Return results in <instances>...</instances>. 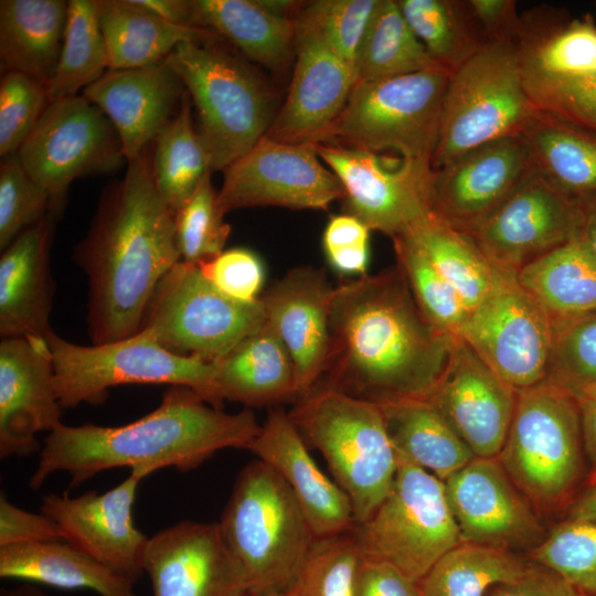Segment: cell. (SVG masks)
Returning <instances> with one entry per match:
<instances>
[{
  "label": "cell",
  "mask_w": 596,
  "mask_h": 596,
  "mask_svg": "<svg viewBox=\"0 0 596 596\" xmlns=\"http://www.w3.org/2000/svg\"><path fill=\"white\" fill-rule=\"evenodd\" d=\"M540 114L523 86L514 42L487 43L450 75L433 170L485 143L522 135Z\"/></svg>",
  "instance_id": "8"
},
{
  "label": "cell",
  "mask_w": 596,
  "mask_h": 596,
  "mask_svg": "<svg viewBox=\"0 0 596 596\" xmlns=\"http://www.w3.org/2000/svg\"><path fill=\"white\" fill-rule=\"evenodd\" d=\"M0 577L62 589H89L99 596H135L130 581L65 541L0 546Z\"/></svg>",
  "instance_id": "34"
},
{
  "label": "cell",
  "mask_w": 596,
  "mask_h": 596,
  "mask_svg": "<svg viewBox=\"0 0 596 596\" xmlns=\"http://www.w3.org/2000/svg\"><path fill=\"white\" fill-rule=\"evenodd\" d=\"M353 596H422L418 582L394 565L362 557L355 571Z\"/></svg>",
  "instance_id": "55"
},
{
  "label": "cell",
  "mask_w": 596,
  "mask_h": 596,
  "mask_svg": "<svg viewBox=\"0 0 596 596\" xmlns=\"http://www.w3.org/2000/svg\"><path fill=\"white\" fill-rule=\"evenodd\" d=\"M64 541L57 524L43 513L25 511L0 496V546Z\"/></svg>",
  "instance_id": "54"
},
{
  "label": "cell",
  "mask_w": 596,
  "mask_h": 596,
  "mask_svg": "<svg viewBox=\"0 0 596 596\" xmlns=\"http://www.w3.org/2000/svg\"><path fill=\"white\" fill-rule=\"evenodd\" d=\"M521 136L551 185L573 199L596 194V134L541 111Z\"/></svg>",
  "instance_id": "35"
},
{
  "label": "cell",
  "mask_w": 596,
  "mask_h": 596,
  "mask_svg": "<svg viewBox=\"0 0 596 596\" xmlns=\"http://www.w3.org/2000/svg\"><path fill=\"white\" fill-rule=\"evenodd\" d=\"M533 170L521 135L471 149L434 170L432 213L455 230L470 235Z\"/></svg>",
  "instance_id": "19"
},
{
  "label": "cell",
  "mask_w": 596,
  "mask_h": 596,
  "mask_svg": "<svg viewBox=\"0 0 596 596\" xmlns=\"http://www.w3.org/2000/svg\"><path fill=\"white\" fill-rule=\"evenodd\" d=\"M0 596H47L40 588L24 583L15 588L2 589Z\"/></svg>",
  "instance_id": "62"
},
{
  "label": "cell",
  "mask_w": 596,
  "mask_h": 596,
  "mask_svg": "<svg viewBox=\"0 0 596 596\" xmlns=\"http://www.w3.org/2000/svg\"><path fill=\"white\" fill-rule=\"evenodd\" d=\"M213 363L220 404L275 407L298 398L292 360L267 321Z\"/></svg>",
  "instance_id": "29"
},
{
  "label": "cell",
  "mask_w": 596,
  "mask_h": 596,
  "mask_svg": "<svg viewBox=\"0 0 596 596\" xmlns=\"http://www.w3.org/2000/svg\"><path fill=\"white\" fill-rule=\"evenodd\" d=\"M296 64L287 97L266 135L286 143H318L340 115L355 74L309 23L295 18Z\"/></svg>",
  "instance_id": "23"
},
{
  "label": "cell",
  "mask_w": 596,
  "mask_h": 596,
  "mask_svg": "<svg viewBox=\"0 0 596 596\" xmlns=\"http://www.w3.org/2000/svg\"><path fill=\"white\" fill-rule=\"evenodd\" d=\"M520 73L540 111L596 134V68L564 75Z\"/></svg>",
  "instance_id": "47"
},
{
  "label": "cell",
  "mask_w": 596,
  "mask_h": 596,
  "mask_svg": "<svg viewBox=\"0 0 596 596\" xmlns=\"http://www.w3.org/2000/svg\"><path fill=\"white\" fill-rule=\"evenodd\" d=\"M248 450L287 482L315 538L343 534L353 529L350 499L317 466L305 439L283 407L275 406L268 411Z\"/></svg>",
  "instance_id": "27"
},
{
  "label": "cell",
  "mask_w": 596,
  "mask_h": 596,
  "mask_svg": "<svg viewBox=\"0 0 596 596\" xmlns=\"http://www.w3.org/2000/svg\"><path fill=\"white\" fill-rule=\"evenodd\" d=\"M392 241L396 265L424 316L441 331L459 337L470 315L460 295L408 237L402 235Z\"/></svg>",
  "instance_id": "43"
},
{
  "label": "cell",
  "mask_w": 596,
  "mask_h": 596,
  "mask_svg": "<svg viewBox=\"0 0 596 596\" xmlns=\"http://www.w3.org/2000/svg\"><path fill=\"white\" fill-rule=\"evenodd\" d=\"M109 70L97 0H70L64 42L54 76L47 84L49 102L76 96Z\"/></svg>",
  "instance_id": "42"
},
{
  "label": "cell",
  "mask_w": 596,
  "mask_h": 596,
  "mask_svg": "<svg viewBox=\"0 0 596 596\" xmlns=\"http://www.w3.org/2000/svg\"><path fill=\"white\" fill-rule=\"evenodd\" d=\"M444 485L462 542L532 551L546 536L538 511L497 457H475Z\"/></svg>",
  "instance_id": "18"
},
{
  "label": "cell",
  "mask_w": 596,
  "mask_h": 596,
  "mask_svg": "<svg viewBox=\"0 0 596 596\" xmlns=\"http://www.w3.org/2000/svg\"><path fill=\"white\" fill-rule=\"evenodd\" d=\"M404 236L423 252L470 311L509 277L489 262L469 235L455 230L433 213Z\"/></svg>",
  "instance_id": "37"
},
{
  "label": "cell",
  "mask_w": 596,
  "mask_h": 596,
  "mask_svg": "<svg viewBox=\"0 0 596 596\" xmlns=\"http://www.w3.org/2000/svg\"><path fill=\"white\" fill-rule=\"evenodd\" d=\"M333 289L323 269L299 266L259 297L266 321L292 360L298 397L320 381L327 366Z\"/></svg>",
  "instance_id": "25"
},
{
  "label": "cell",
  "mask_w": 596,
  "mask_h": 596,
  "mask_svg": "<svg viewBox=\"0 0 596 596\" xmlns=\"http://www.w3.org/2000/svg\"><path fill=\"white\" fill-rule=\"evenodd\" d=\"M46 85L13 71L0 82V156L18 152L49 105Z\"/></svg>",
  "instance_id": "51"
},
{
  "label": "cell",
  "mask_w": 596,
  "mask_h": 596,
  "mask_svg": "<svg viewBox=\"0 0 596 596\" xmlns=\"http://www.w3.org/2000/svg\"><path fill=\"white\" fill-rule=\"evenodd\" d=\"M360 552L352 530L316 538L310 552L284 596H353Z\"/></svg>",
  "instance_id": "45"
},
{
  "label": "cell",
  "mask_w": 596,
  "mask_h": 596,
  "mask_svg": "<svg viewBox=\"0 0 596 596\" xmlns=\"http://www.w3.org/2000/svg\"><path fill=\"white\" fill-rule=\"evenodd\" d=\"M45 339L2 338L0 342V458L28 456L38 434L62 423Z\"/></svg>",
  "instance_id": "24"
},
{
  "label": "cell",
  "mask_w": 596,
  "mask_h": 596,
  "mask_svg": "<svg viewBox=\"0 0 596 596\" xmlns=\"http://www.w3.org/2000/svg\"><path fill=\"white\" fill-rule=\"evenodd\" d=\"M223 217L217 191L209 173L174 214L175 242L181 260L199 265L224 251L231 226Z\"/></svg>",
  "instance_id": "46"
},
{
  "label": "cell",
  "mask_w": 596,
  "mask_h": 596,
  "mask_svg": "<svg viewBox=\"0 0 596 596\" xmlns=\"http://www.w3.org/2000/svg\"><path fill=\"white\" fill-rule=\"evenodd\" d=\"M185 92L166 60L128 70H108L83 95L115 127L126 161L141 156L175 116Z\"/></svg>",
  "instance_id": "26"
},
{
  "label": "cell",
  "mask_w": 596,
  "mask_h": 596,
  "mask_svg": "<svg viewBox=\"0 0 596 596\" xmlns=\"http://www.w3.org/2000/svg\"><path fill=\"white\" fill-rule=\"evenodd\" d=\"M486 596L584 595L557 573L541 565H529L517 578L491 587Z\"/></svg>",
  "instance_id": "56"
},
{
  "label": "cell",
  "mask_w": 596,
  "mask_h": 596,
  "mask_svg": "<svg viewBox=\"0 0 596 596\" xmlns=\"http://www.w3.org/2000/svg\"><path fill=\"white\" fill-rule=\"evenodd\" d=\"M330 330L319 382L375 403L428 397L458 338L424 316L397 265L336 286Z\"/></svg>",
  "instance_id": "1"
},
{
  "label": "cell",
  "mask_w": 596,
  "mask_h": 596,
  "mask_svg": "<svg viewBox=\"0 0 596 596\" xmlns=\"http://www.w3.org/2000/svg\"><path fill=\"white\" fill-rule=\"evenodd\" d=\"M194 25L237 46L249 60L283 68L295 51L296 21L264 0H192Z\"/></svg>",
  "instance_id": "33"
},
{
  "label": "cell",
  "mask_w": 596,
  "mask_h": 596,
  "mask_svg": "<svg viewBox=\"0 0 596 596\" xmlns=\"http://www.w3.org/2000/svg\"><path fill=\"white\" fill-rule=\"evenodd\" d=\"M441 67L406 22L397 0H380L359 50L355 83Z\"/></svg>",
  "instance_id": "41"
},
{
  "label": "cell",
  "mask_w": 596,
  "mask_h": 596,
  "mask_svg": "<svg viewBox=\"0 0 596 596\" xmlns=\"http://www.w3.org/2000/svg\"><path fill=\"white\" fill-rule=\"evenodd\" d=\"M140 481L129 473L103 493H49L42 498L41 513L57 524L65 542L135 584L143 574L149 539L136 528L132 518Z\"/></svg>",
  "instance_id": "20"
},
{
  "label": "cell",
  "mask_w": 596,
  "mask_h": 596,
  "mask_svg": "<svg viewBox=\"0 0 596 596\" xmlns=\"http://www.w3.org/2000/svg\"><path fill=\"white\" fill-rule=\"evenodd\" d=\"M489 42H515L521 17L513 0H468Z\"/></svg>",
  "instance_id": "57"
},
{
  "label": "cell",
  "mask_w": 596,
  "mask_h": 596,
  "mask_svg": "<svg viewBox=\"0 0 596 596\" xmlns=\"http://www.w3.org/2000/svg\"><path fill=\"white\" fill-rule=\"evenodd\" d=\"M265 321L260 299H232L180 260L156 287L140 330L173 353L215 362Z\"/></svg>",
  "instance_id": "12"
},
{
  "label": "cell",
  "mask_w": 596,
  "mask_h": 596,
  "mask_svg": "<svg viewBox=\"0 0 596 596\" xmlns=\"http://www.w3.org/2000/svg\"><path fill=\"white\" fill-rule=\"evenodd\" d=\"M518 393L458 337L428 398L476 457L496 458L508 436Z\"/></svg>",
  "instance_id": "22"
},
{
  "label": "cell",
  "mask_w": 596,
  "mask_h": 596,
  "mask_svg": "<svg viewBox=\"0 0 596 596\" xmlns=\"http://www.w3.org/2000/svg\"><path fill=\"white\" fill-rule=\"evenodd\" d=\"M51 212L50 194L30 177L18 152L3 157L0 164V251Z\"/></svg>",
  "instance_id": "48"
},
{
  "label": "cell",
  "mask_w": 596,
  "mask_h": 596,
  "mask_svg": "<svg viewBox=\"0 0 596 596\" xmlns=\"http://www.w3.org/2000/svg\"><path fill=\"white\" fill-rule=\"evenodd\" d=\"M217 42H184L166 58L195 107L212 171H223L248 151L276 116L269 86Z\"/></svg>",
  "instance_id": "7"
},
{
  "label": "cell",
  "mask_w": 596,
  "mask_h": 596,
  "mask_svg": "<svg viewBox=\"0 0 596 596\" xmlns=\"http://www.w3.org/2000/svg\"><path fill=\"white\" fill-rule=\"evenodd\" d=\"M62 407L102 403L108 390L125 384L187 386L221 408L213 362L173 353L139 330L123 340L81 345L51 330L46 338Z\"/></svg>",
  "instance_id": "9"
},
{
  "label": "cell",
  "mask_w": 596,
  "mask_h": 596,
  "mask_svg": "<svg viewBox=\"0 0 596 596\" xmlns=\"http://www.w3.org/2000/svg\"><path fill=\"white\" fill-rule=\"evenodd\" d=\"M377 404L395 453L440 480L476 457L428 397L390 398Z\"/></svg>",
  "instance_id": "32"
},
{
  "label": "cell",
  "mask_w": 596,
  "mask_h": 596,
  "mask_svg": "<svg viewBox=\"0 0 596 596\" xmlns=\"http://www.w3.org/2000/svg\"><path fill=\"white\" fill-rule=\"evenodd\" d=\"M568 392L576 400L596 403V381L574 387L572 390H568Z\"/></svg>",
  "instance_id": "63"
},
{
  "label": "cell",
  "mask_w": 596,
  "mask_h": 596,
  "mask_svg": "<svg viewBox=\"0 0 596 596\" xmlns=\"http://www.w3.org/2000/svg\"><path fill=\"white\" fill-rule=\"evenodd\" d=\"M380 0H317L297 18L309 23L355 74L360 46ZM356 81V79H355Z\"/></svg>",
  "instance_id": "49"
},
{
  "label": "cell",
  "mask_w": 596,
  "mask_h": 596,
  "mask_svg": "<svg viewBox=\"0 0 596 596\" xmlns=\"http://www.w3.org/2000/svg\"><path fill=\"white\" fill-rule=\"evenodd\" d=\"M288 414L350 499L354 524L368 520L391 492L397 466L379 404L319 382Z\"/></svg>",
  "instance_id": "5"
},
{
  "label": "cell",
  "mask_w": 596,
  "mask_h": 596,
  "mask_svg": "<svg viewBox=\"0 0 596 596\" xmlns=\"http://www.w3.org/2000/svg\"><path fill=\"white\" fill-rule=\"evenodd\" d=\"M528 567L513 551L461 542L435 563L419 586L422 596H486Z\"/></svg>",
  "instance_id": "40"
},
{
  "label": "cell",
  "mask_w": 596,
  "mask_h": 596,
  "mask_svg": "<svg viewBox=\"0 0 596 596\" xmlns=\"http://www.w3.org/2000/svg\"><path fill=\"white\" fill-rule=\"evenodd\" d=\"M97 9L109 70L148 66L166 60L181 43L222 39L207 29L171 23L134 0H97Z\"/></svg>",
  "instance_id": "31"
},
{
  "label": "cell",
  "mask_w": 596,
  "mask_h": 596,
  "mask_svg": "<svg viewBox=\"0 0 596 596\" xmlns=\"http://www.w3.org/2000/svg\"><path fill=\"white\" fill-rule=\"evenodd\" d=\"M58 215L51 212L20 234L0 257V334L2 338L45 339L54 281L51 246Z\"/></svg>",
  "instance_id": "28"
},
{
  "label": "cell",
  "mask_w": 596,
  "mask_h": 596,
  "mask_svg": "<svg viewBox=\"0 0 596 596\" xmlns=\"http://www.w3.org/2000/svg\"><path fill=\"white\" fill-rule=\"evenodd\" d=\"M459 338L518 391L547 379L553 318L515 277H505L470 311Z\"/></svg>",
  "instance_id": "15"
},
{
  "label": "cell",
  "mask_w": 596,
  "mask_h": 596,
  "mask_svg": "<svg viewBox=\"0 0 596 596\" xmlns=\"http://www.w3.org/2000/svg\"><path fill=\"white\" fill-rule=\"evenodd\" d=\"M582 227L578 201L534 169L469 236L501 274L517 278L530 263L579 237Z\"/></svg>",
  "instance_id": "17"
},
{
  "label": "cell",
  "mask_w": 596,
  "mask_h": 596,
  "mask_svg": "<svg viewBox=\"0 0 596 596\" xmlns=\"http://www.w3.org/2000/svg\"><path fill=\"white\" fill-rule=\"evenodd\" d=\"M517 280L552 318L596 313V255L581 236L526 265Z\"/></svg>",
  "instance_id": "36"
},
{
  "label": "cell",
  "mask_w": 596,
  "mask_h": 596,
  "mask_svg": "<svg viewBox=\"0 0 596 596\" xmlns=\"http://www.w3.org/2000/svg\"><path fill=\"white\" fill-rule=\"evenodd\" d=\"M138 6L178 25L195 26L192 0H134ZM198 28V26H195Z\"/></svg>",
  "instance_id": "58"
},
{
  "label": "cell",
  "mask_w": 596,
  "mask_h": 596,
  "mask_svg": "<svg viewBox=\"0 0 596 596\" xmlns=\"http://www.w3.org/2000/svg\"><path fill=\"white\" fill-rule=\"evenodd\" d=\"M108 184L74 263L88 279L86 322L93 344L136 334L162 277L181 260L174 214L162 200L151 169V146L127 162Z\"/></svg>",
  "instance_id": "2"
},
{
  "label": "cell",
  "mask_w": 596,
  "mask_h": 596,
  "mask_svg": "<svg viewBox=\"0 0 596 596\" xmlns=\"http://www.w3.org/2000/svg\"><path fill=\"white\" fill-rule=\"evenodd\" d=\"M343 195L341 182L321 163L312 145L264 135L223 170L217 203L224 215L256 206L326 210Z\"/></svg>",
  "instance_id": "16"
},
{
  "label": "cell",
  "mask_w": 596,
  "mask_h": 596,
  "mask_svg": "<svg viewBox=\"0 0 596 596\" xmlns=\"http://www.w3.org/2000/svg\"><path fill=\"white\" fill-rule=\"evenodd\" d=\"M396 461L391 492L352 533L362 557L385 561L419 583L462 541L444 481L398 454Z\"/></svg>",
  "instance_id": "11"
},
{
  "label": "cell",
  "mask_w": 596,
  "mask_h": 596,
  "mask_svg": "<svg viewBox=\"0 0 596 596\" xmlns=\"http://www.w3.org/2000/svg\"><path fill=\"white\" fill-rule=\"evenodd\" d=\"M152 175L164 203L175 214L212 172L203 140L192 119L185 91L175 116L151 145Z\"/></svg>",
  "instance_id": "38"
},
{
  "label": "cell",
  "mask_w": 596,
  "mask_h": 596,
  "mask_svg": "<svg viewBox=\"0 0 596 596\" xmlns=\"http://www.w3.org/2000/svg\"><path fill=\"white\" fill-rule=\"evenodd\" d=\"M246 596H284V595H251V594H247Z\"/></svg>",
  "instance_id": "64"
},
{
  "label": "cell",
  "mask_w": 596,
  "mask_h": 596,
  "mask_svg": "<svg viewBox=\"0 0 596 596\" xmlns=\"http://www.w3.org/2000/svg\"><path fill=\"white\" fill-rule=\"evenodd\" d=\"M18 156L57 215L75 179L113 172L126 161L111 121L84 95L49 103Z\"/></svg>",
  "instance_id": "13"
},
{
  "label": "cell",
  "mask_w": 596,
  "mask_h": 596,
  "mask_svg": "<svg viewBox=\"0 0 596 596\" xmlns=\"http://www.w3.org/2000/svg\"><path fill=\"white\" fill-rule=\"evenodd\" d=\"M497 458L536 511L566 509L588 476L578 401L547 381L520 390Z\"/></svg>",
  "instance_id": "6"
},
{
  "label": "cell",
  "mask_w": 596,
  "mask_h": 596,
  "mask_svg": "<svg viewBox=\"0 0 596 596\" xmlns=\"http://www.w3.org/2000/svg\"><path fill=\"white\" fill-rule=\"evenodd\" d=\"M583 213L581 237L596 255V194L576 199Z\"/></svg>",
  "instance_id": "61"
},
{
  "label": "cell",
  "mask_w": 596,
  "mask_h": 596,
  "mask_svg": "<svg viewBox=\"0 0 596 596\" xmlns=\"http://www.w3.org/2000/svg\"><path fill=\"white\" fill-rule=\"evenodd\" d=\"M198 266L214 287L232 299L254 302L262 295L265 267L258 255L251 249H224Z\"/></svg>",
  "instance_id": "52"
},
{
  "label": "cell",
  "mask_w": 596,
  "mask_h": 596,
  "mask_svg": "<svg viewBox=\"0 0 596 596\" xmlns=\"http://www.w3.org/2000/svg\"><path fill=\"white\" fill-rule=\"evenodd\" d=\"M546 381L567 391L596 381V313L553 318Z\"/></svg>",
  "instance_id": "50"
},
{
  "label": "cell",
  "mask_w": 596,
  "mask_h": 596,
  "mask_svg": "<svg viewBox=\"0 0 596 596\" xmlns=\"http://www.w3.org/2000/svg\"><path fill=\"white\" fill-rule=\"evenodd\" d=\"M143 573L152 596H246L245 573L217 522L179 521L148 539Z\"/></svg>",
  "instance_id": "21"
},
{
  "label": "cell",
  "mask_w": 596,
  "mask_h": 596,
  "mask_svg": "<svg viewBox=\"0 0 596 596\" xmlns=\"http://www.w3.org/2000/svg\"><path fill=\"white\" fill-rule=\"evenodd\" d=\"M312 146L342 184L343 213L371 231L393 240L432 214L430 162L339 143Z\"/></svg>",
  "instance_id": "14"
},
{
  "label": "cell",
  "mask_w": 596,
  "mask_h": 596,
  "mask_svg": "<svg viewBox=\"0 0 596 596\" xmlns=\"http://www.w3.org/2000/svg\"><path fill=\"white\" fill-rule=\"evenodd\" d=\"M564 520L596 521V480L588 482L565 509Z\"/></svg>",
  "instance_id": "60"
},
{
  "label": "cell",
  "mask_w": 596,
  "mask_h": 596,
  "mask_svg": "<svg viewBox=\"0 0 596 596\" xmlns=\"http://www.w3.org/2000/svg\"><path fill=\"white\" fill-rule=\"evenodd\" d=\"M260 427L249 408L226 413L192 389L171 385L157 408L131 423L61 424L47 433L29 486L40 489L61 471L70 475V487L75 488L118 467H129L140 480L162 468L195 469L220 450L249 449Z\"/></svg>",
  "instance_id": "3"
},
{
  "label": "cell",
  "mask_w": 596,
  "mask_h": 596,
  "mask_svg": "<svg viewBox=\"0 0 596 596\" xmlns=\"http://www.w3.org/2000/svg\"><path fill=\"white\" fill-rule=\"evenodd\" d=\"M68 1L1 0L0 57L7 71L46 85L58 65L67 24Z\"/></svg>",
  "instance_id": "30"
},
{
  "label": "cell",
  "mask_w": 596,
  "mask_h": 596,
  "mask_svg": "<svg viewBox=\"0 0 596 596\" xmlns=\"http://www.w3.org/2000/svg\"><path fill=\"white\" fill-rule=\"evenodd\" d=\"M370 231L352 215L342 213L330 217L323 231L322 244L334 270L355 277L368 274Z\"/></svg>",
  "instance_id": "53"
},
{
  "label": "cell",
  "mask_w": 596,
  "mask_h": 596,
  "mask_svg": "<svg viewBox=\"0 0 596 596\" xmlns=\"http://www.w3.org/2000/svg\"><path fill=\"white\" fill-rule=\"evenodd\" d=\"M450 75L443 67H433L355 83L318 143L393 150L407 159L430 162Z\"/></svg>",
  "instance_id": "10"
},
{
  "label": "cell",
  "mask_w": 596,
  "mask_h": 596,
  "mask_svg": "<svg viewBox=\"0 0 596 596\" xmlns=\"http://www.w3.org/2000/svg\"><path fill=\"white\" fill-rule=\"evenodd\" d=\"M217 523L251 595H284L316 539L287 482L258 458L238 472Z\"/></svg>",
  "instance_id": "4"
},
{
  "label": "cell",
  "mask_w": 596,
  "mask_h": 596,
  "mask_svg": "<svg viewBox=\"0 0 596 596\" xmlns=\"http://www.w3.org/2000/svg\"><path fill=\"white\" fill-rule=\"evenodd\" d=\"M397 3L430 57L450 73L489 43L469 1L397 0Z\"/></svg>",
  "instance_id": "39"
},
{
  "label": "cell",
  "mask_w": 596,
  "mask_h": 596,
  "mask_svg": "<svg viewBox=\"0 0 596 596\" xmlns=\"http://www.w3.org/2000/svg\"><path fill=\"white\" fill-rule=\"evenodd\" d=\"M530 557L584 596H596V521L563 520L530 551Z\"/></svg>",
  "instance_id": "44"
},
{
  "label": "cell",
  "mask_w": 596,
  "mask_h": 596,
  "mask_svg": "<svg viewBox=\"0 0 596 596\" xmlns=\"http://www.w3.org/2000/svg\"><path fill=\"white\" fill-rule=\"evenodd\" d=\"M578 401L584 450L588 467L586 483L596 480V403Z\"/></svg>",
  "instance_id": "59"
}]
</instances>
